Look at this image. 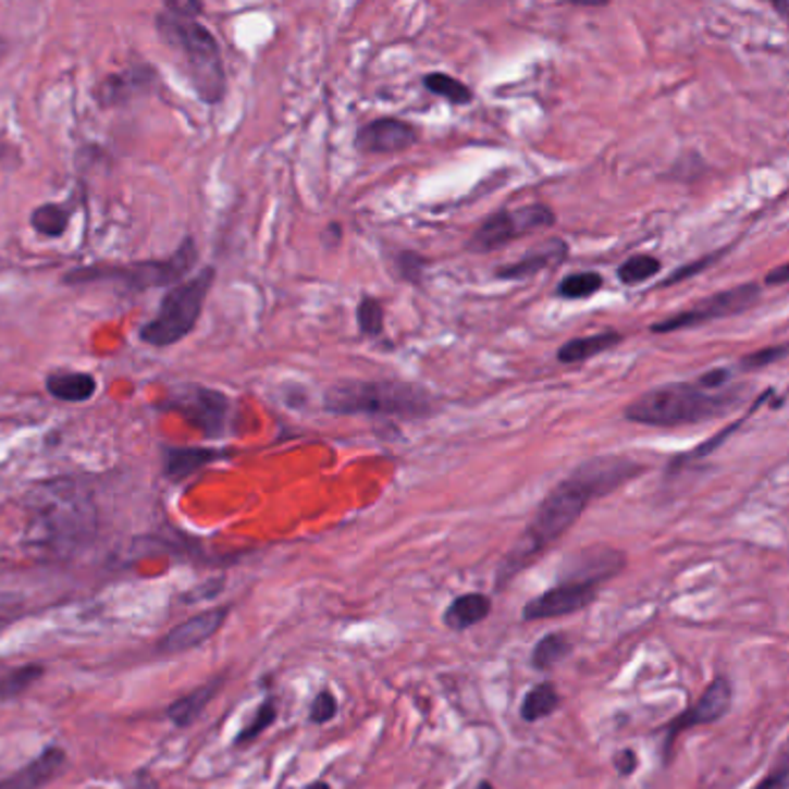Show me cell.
Instances as JSON below:
<instances>
[{"mask_svg": "<svg viewBox=\"0 0 789 789\" xmlns=\"http://www.w3.org/2000/svg\"><path fill=\"white\" fill-rule=\"evenodd\" d=\"M731 683L727 681L725 676L715 678V681L704 690V694L696 700L694 706H690L681 718H676L669 727H667V739H665V762L669 764L671 752H674V741L681 731L690 729V727H702V725H711L715 720L725 718V713L731 706Z\"/></svg>", "mask_w": 789, "mask_h": 789, "instance_id": "obj_12", "label": "cell"}, {"mask_svg": "<svg viewBox=\"0 0 789 789\" xmlns=\"http://www.w3.org/2000/svg\"><path fill=\"white\" fill-rule=\"evenodd\" d=\"M227 614H230L227 607H215V609H209V612L199 614V616H193L186 622H181V626H176L174 630H170L168 634H164L158 641V653L178 655V653H186V651H193V649L201 646L220 628H223Z\"/></svg>", "mask_w": 789, "mask_h": 789, "instance_id": "obj_14", "label": "cell"}, {"mask_svg": "<svg viewBox=\"0 0 789 789\" xmlns=\"http://www.w3.org/2000/svg\"><path fill=\"white\" fill-rule=\"evenodd\" d=\"M646 470L649 468L639 464L637 458L620 454L595 456L591 461L575 468L570 477H565L563 482L548 491L519 540L514 542L507 556L501 560L498 572H495L498 589H505L514 577L533 565L546 548H552L581 519V514L593 501L614 493L618 486L628 484Z\"/></svg>", "mask_w": 789, "mask_h": 789, "instance_id": "obj_1", "label": "cell"}, {"mask_svg": "<svg viewBox=\"0 0 789 789\" xmlns=\"http://www.w3.org/2000/svg\"><path fill=\"white\" fill-rule=\"evenodd\" d=\"M65 766V750L59 745H49L40 757H35L24 768L14 770L12 776L0 780V789H42L57 778Z\"/></svg>", "mask_w": 789, "mask_h": 789, "instance_id": "obj_17", "label": "cell"}, {"mask_svg": "<svg viewBox=\"0 0 789 789\" xmlns=\"http://www.w3.org/2000/svg\"><path fill=\"white\" fill-rule=\"evenodd\" d=\"M776 10H778L782 16H787V8H785L782 3H776Z\"/></svg>", "mask_w": 789, "mask_h": 789, "instance_id": "obj_42", "label": "cell"}, {"mask_svg": "<svg viewBox=\"0 0 789 789\" xmlns=\"http://www.w3.org/2000/svg\"><path fill=\"white\" fill-rule=\"evenodd\" d=\"M477 789H493V785H491V782H486V780H482V782H480V787H477Z\"/></svg>", "mask_w": 789, "mask_h": 789, "instance_id": "obj_43", "label": "cell"}, {"mask_svg": "<svg viewBox=\"0 0 789 789\" xmlns=\"http://www.w3.org/2000/svg\"><path fill=\"white\" fill-rule=\"evenodd\" d=\"M223 456L225 452L211 447H162V472L164 477L178 482Z\"/></svg>", "mask_w": 789, "mask_h": 789, "instance_id": "obj_19", "label": "cell"}, {"mask_svg": "<svg viewBox=\"0 0 789 789\" xmlns=\"http://www.w3.org/2000/svg\"><path fill=\"white\" fill-rule=\"evenodd\" d=\"M622 343V334L618 332H602L593 336H579L567 341L558 347V361L560 363H581L589 361L602 353H609L612 347Z\"/></svg>", "mask_w": 789, "mask_h": 789, "instance_id": "obj_22", "label": "cell"}, {"mask_svg": "<svg viewBox=\"0 0 789 789\" xmlns=\"http://www.w3.org/2000/svg\"><path fill=\"white\" fill-rule=\"evenodd\" d=\"M760 295H762V289L757 283H743L737 287H729L725 292H718V295L700 301L692 308L681 310V313H674L665 320L655 322L651 326V332L653 334H671V332H681V329L702 326L713 320L739 316V313H743V310L755 306L760 301Z\"/></svg>", "mask_w": 789, "mask_h": 789, "instance_id": "obj_10", "label": "cell"}, {"mask_svg": "<svg viewBox=\"0 0 789 789\" xmlns=\"http://www.w3.org/2000/svg\"><path fill=\"white\" fill-rule=\"evenodd\" d=\"M556 223V213L546 205H526L519 209H503L484 218L468 242L470 252H493L521 236L546 230Z\"/></svg>", "mask_w": 789, "mask_h": 789, "instance_id": "obj_9", "label": "cell"}, {"mask_svg": "<svg viewBox=\"0 0 789 789\" xmlns=\"http://www.w3.org/2000/svg\"><path fill=\"white\" fill-rule=\"evenodd\" d=\"M713 262H718V255H706V257H702V260L700 262H692V264H686L683 269H678V271H674L671 273V276H669V281H665L663 283V287H669V285H674V283H681V281H688L690 276H694V273H702L704 269H708Z\"/></svg>", "mask_w": 789, "mask_h": 789, "instance_id": "obj_36", "label": "cell"}, {"mask_svg": "<svg viewBox=\"0 0 789 789\" xmlns=\"http://www.w3.org/2000/svg\"><path fill=\"white\" fill-rule=\"evenodd\" d=\"M417 141V131L400 119H375L359 127L355 146L361 153H398Z\"/></svg>", "mask_w": 789, "mask_h": 789, "instance_id": "obj_15", "label": "cell"}, {"mask_svg": "<svg viewBox=\"0 0 789 789\" xmlns=\"http://www.w3.org/2000/svg\"><path fill=\"white\" fill-rule=\"evenodd\" d=\"M197 262L195 238L186 236L181 246L160 260H141L127 264H90L72 269L63 276L65 285H86V283H112L125 292H144L153 287L178 285L188 276Z\"/></svg>", "mask_w": 789, "mask_h": 789, "instance_id": "obj_6", "label": "cell"}, {"mask_svg": "<svg viewBox=\"0 0 789 789\" xmlns=\"http://www.w3.org/2000/svg\"><path fill=\"white\" fill-rule=\"evenodd\" d=\"M637 764H639V760H637V755H634V752L630 748L620 750L618 755L614 757V766L618 768L620 776H632L634 770H637Z\"/></svg>", "mask_w": 789, "mask_h": 789, "instance_id": "obj_39", "label": "cell"}, {"mask_svg": "<svg viewBox=\"0 0 789 789\" xmlns=\"http://www.w3.org/2000/svg\"><path fill=\"white\" fill-rule=\"evenodd\" d=\"M626 567V556L612 546H589L567 558L560 567V579H585L604 583Z\"/></svg>", "mask_w": 789, "mask_h": 789, "instance_id": "obj_16", "label": "cell"}, {"mask_svg": "<svg viewBox=\"0 0 789 789\" xmlns=\"http://www.w3.org/2000/svg\"><path fill=\"white\" fill-rule=\"evenodd\" d=\"M604 285V279L595 271H577L570 273V276L563 279L560 285L556 287V295L560 299H570V301H579V299H589L593 297L595 292H600Z\"/></svg>", "mask_w": 789, "mask_h": 789, "instance_id": "obj_27", "label": "cell"}, {"mask_svg": "<svg viewBox=\"0 0 789 789\" xmlns=\"http://www.w3.org/2000/svg\"><path fill=\"white\" fill-rule=\"evenodd\" d=\"M215 283V269L205 267L193 279L181 281L162 297L153 320L144 322L139 341L151 347H170L188 338L201 318L205 301Z\"/></svg>", "mask_w": 789, "mask_h": 789, "instance_id": "obj_7", "label": "cell"}, {"mask_svg": "<svg viewBox=\"0 0 789 789\" xmlns=\"http://www.w3.org/2000/svg\"><path fill=\"white\" fill-rule=\"evenodd\" d=\"M597 581L585 579H558L554 589L544 591L535 600H530L523 607V620H544V618H558L585 609L595 600L600 591Z\"/></svg>", "mask_w": 789, "mask_h": 789, "instance_id": "obj_11", "label": "cell"}, {"mask_svg": "<svg viewBox=\"0 0 789 789\" xmlns=\"http://www.w3.org/2000/svg\"><path fill=\"white\" fill-rule=\"evenodd\" d=\"M357 324L363 336L380 338L384 334V313L378 299L373 297H361L357 306Z\"/></svg>", "mask_w": 789, "mask_h": 789, "instance_id": "obj_31", "label": "cell"}, {"mask_svg": "<svg viewBox=\"0 0 789 789\" xmlns=\"http://www.w3.org/2000/svg\"><path fill=\"white\" fill-rule=\"evenodd\" d=\"M785 355H787V345L785 343L776 345V347H764V350H760V353H752V355L743 357L741 359V369L743 371H760V369H764V366H770V363L785 359Z\"/></svg>", "mask_w": 789, "mask_h": 789, "instance_id": "obj_33", "label": "cell"}, {"mask_svg": "<svg viewBox=\"0 0 789 789\" xmlns=\"http://www.w3.org/2000/svg\"><path fill=\"white\" fill-rule=\"evenodd\" d=\"M789 279V267L787 264H780L776 271H770L766 276V283L768 285H785Z\"/></svg>", "mask_w": 789, "mask_h": 789, "instance_id": "obj_40", "label": "cell"}, {"mask_svg": "<svg viewBox=\"0 0 789 789\" xmlns=\"http://www.w3.org/2000/svg\"><path fill=\"white\" fill-rule=\"evenodd\" d=\"M220 683H223V681H220V678H215V681H211V683H207V686H201V688L193 690V692H190V694H186V696H181V700H176V702L168 708V718H170L176 727H188V725H193V723L199 718V715H201V711H205V708H207V704H209V702L213 700V696H215V692H218Z\"/></svg>", "mask_w": 789, "mask_h": 789, "instance_id": "obj_23", "label": "cell"}, {"mask_svg": "<svg viewBox=\"0 0 789 789\" xmlns=\"http://www.w3.org/2000/svg\"><path fill=\"white\" fill-rule=\"evenodd\" d=\"M45 390L63 403H86L96 396L98 380L82 371H53L45 380Z\"/></svg>", "mask_w": 789, "mask_h": 789, "instance_id": "obj_20", "label": "cell"}, {"mask_svg": "<svg viewBox=\"0 0 789 789\" xmlns=\"http://www.w3.org/2000/svg\"><path fill=\"white\" fill-rule=\"evenodd\" d=\"M396 267H398V276L406 281H417L421 276V269L427 267V260L417 252H400L396 257Z\"/></svg>", "mask_w": 789, "mask_h": 789, "instance_id": "obj_35", "label": "cell"}, {"mask_svg": "<svg viewBox=\"0 0 789 789\" xmlns=\"http://www.w3.org/2000/svg\"><path fill=\"white\" fill-rule=\"evenodd\" d=\"M72 220V209L59 201H47L30 213V227L45 238H61Z\"/></svg>", "mask_w": 789, "mask_h": 789, "instance_id": "obj_24", "label": "cell"}, {"mask_svg": "<svg viewBox=\"0 0 789 789\" xmlns=\"http://www.w3.org/2000/svg\"><path fill=\"white\" fill-rule=\"evenodd\" d=\"M42 674H45L42 665L30 663L8 671L5 676H0V700H16V696H22L33 683L40 681Z\"/></svg>", "mask_w": 789, "mask_h": 789, "instance_id": "obj_28", "label": "cell"}, {"mask_svg": "<svg viewBox=\"0 0 789 789\" xmlns=\"http://www.w3.org/2000/svg\"><path fill=\"white\" fill-rule=\"evenodd\" d=\"M491 607H493V602L484 593H468V595L456 597V600H452V604L443 616L445 626L456 632L468 630V628L477 626V622H482L491 614Z\"/></svg>", "mask_w": 789, "mask_h": 789, "instance_id": "obj_21", "label": "cell"}, {"mask_svg": "<svg viewBox=\"0 0 789 789\" xmlns=\"http://www.w3.org/2000/svg\"><path fill=\"white\" fill-rule=\"evenodd\" d=\"M156 84H158L156 67L141 63L104 77L96 86L94 98L102 109L123 107L127 102L137 100L139 96H149Z\"/></svg>", "mask_w": 789, "mask_h": 789, "instance_id": "obj_13", "label": "cell"}, {"mask_svg": "<svg viewBox=\"0 0 789 789\" xmlns=\"http://www.w3.org/2000/svg\"><path fill=\"white\" fill-rule=\"evenodd\" d=\"M560 704V696L554 683H540L535 688H530L526 700L521 704V718L526 723H538L542 718H548Z\"/></svg>", "mask_w": 789, "mask_h": 789, "instance_id": "obj_25", "label": "cell"}, {"mask_svg": "<svg viewBox=\"0 0 789 789\" xmlns=\"http://www.w3.org/2000/svg\"><path fill=\"white\" fill-rule=\"evenodd\" d=\"M322 406L332 415L424 419L435 415L437 400L412 382L345 378L324 392Z\"/></svg>", "mask_w": 789, "mask_h": 789, "instance_id": "obj_5", "label": "cell"}, {"mask_svg": "<svg viewBox=\"0 0 789 789\" xmlns=\"http://www.w3.org/2000/svg\"><path fill=\"white\" fill-rule=\"evenodd\" d=\"M570 651H572V644L567 641L565 634H560V632L544 634L535 644L530 663H533V667L538 671H548V669H554Z\"/></svg>", "mask_w": 789, "mask_h": 789, "instance_id": "obj_26", "label": "cell"}, {"mask_svg": "<svg viewBox=\"0 0 789 789\" xmlns=\"http://www.w3.org/2000/svg\"><path fill=\"white\" fill-rule=\"evenodd\" d=\"M424 86L431 90L433 96H440L449 100L452 104H470L472 102V90L461 79L449 77L445 72H429L424 77Z\"/></svg>", "mask_w": 789, "mask_h": 789, "instance_id": "obj_29", "label": "cell"}, {"mask_svg": "<svg viewBox=\"0 0 789 789\" xmlns=\"http://www.w3.org/2000/svg\"><path fill=\"white\" fill-rule=\"evenodd\" d=\"M567 255V244L563 238H552V242L526 252L521 260H517L514 264H505L495 269V279L501 281H523L535 276V273L558 267Z\"/></svg>", "mask_w": 789, "mask_h": 789, "instance_id": "obj_18", "label": "cell"}, {"mask_svg": "<svg viewBox=\"0 0 789 789\" xmlns=\"http://www.w3.org/2000/svg\"><path fill=\"white\" fill-rule=\"evenodd\" d=\"M336 711H338L336 696L332 692H329V690H322L316 696V700H313V704H310V723L324 725V723H329V720L334 718Z\"/></svg>", "mask_w": 789, "mask_h": 789, "instance_id": "obj_34", "label": "cell"}, {"mask_svg": "<svg viewBox=\"0 0 789 789\" xmlns=\"http://www.w3.org/2000/svg\"><path fill=\"white\" fill-rule=\"evenodd\" d=\"M201 12L205 5L190 0L168 3L156 14V30L160 40L178 53L197 98L207 104H218L227 94V72L215 35L197 22Z\"/></svg>", "mask_w": 789, "mask_h": 789, "instance_id": "obj_2", "label": "cell"}, {"mask_svg": "<svg viewBox=\"0 0 789 789\" xmlns=\"http://www.w3.org/2000/svg\"><path fill=\"white\" fill-rule=\"evenodd\" d=\"M659 269H663V262L657 260V257L653 255H634L630 257L628 262H622L618 267V281L622 285H641L646 283L649 279H653L655 273H659Z\"/></svg>", "mask_w": 789, "mask_h": 789, "instance_id": "obj_30", "label": "cell"}, {"mask_svg": "<svg viewBox=\"0 0 789 789\" xmlns=\"http://www.w3.org/2000/svg\"><path fill=\"white\" fill-rule=\"evenodd\" d=\"M731 375H733L731 369H713V371L704 373L700 380H696V384H700V387H704V390L718 392L731 380Z\"/></svg>", "mask_w": 789, "mask_h": 789, "instance_id": "obj_38", "label": "cell"}, {"mask_svg": "<svg viewBox=\"0 0 789 789\" xmlns=\"http://www.w3.org/2000/svg\"><path fill=\"white\" fill-rule=\"evenodd\" d=\"M787 778H789V766H787V757L782 755L780 764L776 766V770H770L766 778H762L755 789H785L787 787Z\"/></svg>", "mask_w": 789, "mask_h": 789, "instance_id": "obj_37", "label": "cell"}, {"mask_svg": "<svg viewBox=\"0 0 789 789\" xmlns=\"http://www.w3.org/2000/svg\"><path fill=\"white\" fill-rule=\"evenodd\" d=\"M276 704H273L271 700L269 702H264L260 708H257V713H255V718L250 720V725H246L244 729H242V733H238V737H236V745H242V743H250L252 739H257V737H260V733L267 729V727H271L273 723H276Z\"/></svg>", "mask_w": 789, "mask_h": 789, "instance_id": "obj_32", "label": "cell"}, {"mask_svg": "<svg viewBox=\"0 0 789 789\" xmlns=\"http://www.w3.org/2000/svg\"><path fill=\"white\" fill-rule=\"evenodd\" d=\"M739 403L741 390L711 392L696 382H671L637 396L626 408V419L632 424L655 429L690 427L708 419H720Z\"/></svg>", "mask_w": 789, "mask_h": 789, "instance_id": "obj_4", "label": "cell"}, {"mask_svg": "<svg viewBox=\"0 0 789 789\" xmlns=\"http://www.w3.org/2000/svg\"><path fill=\"white\" fill-rule=\"evenodd\" d=\"M308 789H332V787H329L326 782H313Z\"/></svg>", "mask_w": 789, "mask_h": 789, "instance_id": "obj_41", "label": "cell"}, {"mask_svg": "<svg viewBox=\"0 0 789 789\" xmlns=\"http://www.w3.org/2000/svg\"><path fill=\"white\" fill-rule=\"evenodd\" d=\"M160 410H172L186 417L190 424L209 440L225 437L232 427L234 403L227 394L201 384L174 387L160 403Z\"/></svg>", "mask_w": 789, "mask_h": 789, "instance_id": "obj_8", "label": "cell"}, {"mask_svg": "<svg viewBox=\"0 0 789 789\" xmlns=\"http://www.w3.org/2000/svg\"><path fill=\"white\" fill-rule=\"evenodd\" d=\"M26 509V538L45 552H70L96 530L94 498L77 482L57 480L35 486Z\"/></svg>", "mask_w": 789, "mask_h": 789, "instance_id": "obj_3", "label": "cell"}]
</instances>
